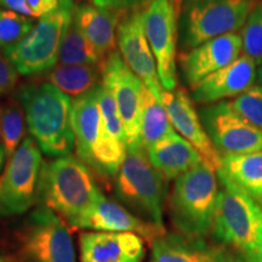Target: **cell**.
Returning a JSON list of instances; mask_svg holds the SVG:
<instances>
[{"label": "cell", "instance_id": "4316f807", "mask_svg": "<svg viewBox=\"0 0 262 262\" xmlns=\"http://www.w3.org/2000/svg\"><path fill=\"white\" fill-rule=\"evenodd\" d=\"M26 116L16 98L10 100L0 110V136L8 159L14 156L24 141Z\"/></svg>", "mask_w": 262, "mask_h": 262}, {"label": "cell", "instance_id": "52a82bcc", "mask_svg": "<svg viewBox=\"0 0 262 262\" xmlns=\"http://www.w3.org/2000/svg\"><path fill=\"white\" fill-rule=\"evenodd\" d=\"M256 0H191L179 25V40L186 51L205 41L242 31Z\"/></svg>", "mask_w": 262, "mask_h": 262}, {"label": "cell", "instance_id": "6da1fadb", "mask_svg": "<svg viewBox=\"0 0 262 262\" xmlns=\"http://www.w3.org/2000/svg\"><path fill=\"white\" fill-rule=\"evenodd\" d=\"M29 133L41 153L52 158L72 156L75 139L72 126V100L48 81L28 83L16 90Z\"/></svg>", "mask_w": 262, "mask_h": 262}, {"label": "cell", "instance_id": "836d02e7", "mask_svg": "<svg viewBox=\"0 0 262 262\" xmlns=\"http://www.w3.org/2000/svg\"><path fill=\"white\" fill-rule=\"evenodd\" d=\"M0 9L10 10L17 14L33 18V14L27 4V0H0Z\"/></svg>", "mask_w": 262, "mask_h": 262}, {"label": "cell", "instance_id": "cb8c5ba5", "mask_svg": "<svg viewBox=\"0 0 262 262\" xmlns=\"http://www.w3.org/2000/svg\"><path fill=\"white\" fill-rule=\"evenodd\" d=\"M47 81L68 96L78 97L102 84L103 70L100 64H56L48 71Z\"/></svg>", "mask_w": 262, "mask_h": 262}, {"label": "cell", "instance_id": "83f0119b", "mask_svg": "<svg viewBox=\"0 0 262 262\" xmlns=\"http://www.w3.org/2000/svg\"><path fill=\"white\" fill-rule=\"evenodd\" d=\"M243 52L253 58L257 66L262 64V0L257 2L241 32Z\"/></svg>", "mask_w": 262, "mask_h": 262}, {"label": "cell", "instance_id": "f35d334b", "mask_svg": "<svg viewBox=\"0 0 262 262\" xmlns=\"http://www.w3.org/2000/svg\"><path fill=\"white\" fill-rule=\"evenodd\" d=\"M178 2H180V3H181V0H178Z\"/></svg>", "mask_w": 262, "mask_h": 262}, {"label": "cell", "instance_id": "f546056e", "mask_svg": "<svg viewBox=\"0 0 262 262\" xmlns=\"http://www.w3.org/2000/svg\"><path fill=\"white\" fill-rule=\"evenodd\" d=\"M231 103V106L242 116L245 120H248L251 125L262 131V86L254 85L245 93L235 97Z\"/></svg>", "mask_w": 262, "mask_h": 262}, {"label": "cell", "instance_id": "e575fe53", "mask_svg": "<svg viewBox=\"0 0 262 262\" xmlns=\"http://www.w3.org/2000/svg\"><path fill=\"white\" fill-rule=\"evenodd\" d=\"M6 158H8V157H6V152H5L4 146H3L2 143H0V171H2L3 166H4Z\"/></svg>", "mask_w": 262, "mask_h": 262}, {"label": "cell", "instance_id": "484cf974", "mask_svg": "<svg viewBox=\"0 0 262 262\" xmlns=\"http://www.w3.org/2000/svg\"><path fill=\"white\" fill-rule=\"evenodd\" d=\"M58 62L61 64H100L103 58L80 31L74 18L68 26L62 40Z\"/></svg>", "mask_w": 262, "mask_h": 262}, {"label": "cell", "instance_id": "9a60e30c", "mask_svg": "<svg viewBox=\"0 0 262 262\" xmlns=\"http://www.w3.org/2000/svg\"><path fill=\"white\" fill-rule=\"evenodd\" d=\"M162 103L173 129L198 150L206 164L217 171L221 166L222 157L206 134L189 95L182 88H176L172 91L163 90Z\"/></svg>", "mask_w": 262, "mask_h": 262}, {"label": "cell", "instance_id": "5b68a950", "mask_svg": "<svg viewBox=\"0 0 262 262\" xmlns=\"http://www.w3.org/2000/svg\"><path fill=\"white\" fill-rule=\"evenodd\" d=\"M166 180L149 162L146 150L126 148L125 159L114 178V195L127 210L164 228Z\"/></svg>", "mask_w": 262, "mask_h": 262}, {"label": "cell", "instance_id": "ac0fdd59", "mask_svg": "<svg viewBox=\"0 0 262 262\" xmlns=\"http://www.w3.org/2000/svg\"><path fill=\"white\" fill-rule=\"evenodd\" d=\"M145 239L129 232H84L79 235L80 262H142Z\"/></svg>", "mask_w": 262, "mask_h": 262}, {"label": "cell", "instance_id": "8992f818", "mask_svg": "<svg viewBox=\"0 0 262 262\" xmlns=\"http://www.w3.org/2000/svg\"><path fill=\"white\" fill-rule=\"evenodd\" d=\"M77 6L74 0H60L50 14L42 16L21 40L2 50L19 74L47 73L58 62V54Z\"/></svg>", "mask_w": 262, "mask_h": 262}, {"label": "cell", "instance_id": "ab89813d", "mask_svg": "<svg viewBox=\"0 0 262 262\" xmlns=\"http://www.w3.org/2000/svg\"><path fill=\"white\" fill-rule=\"evenodd\" d=\"M188 2H191V0H188Z\"/></svg>", "mask_w": 262, "mask_h": 262}, {"label": "cell", "instance_id": "277c9868", "mask_svg": "<svg viewBox=\"0 0 262 262\" xmlns=\"http://www.w3.org/2000/svg\"><path fill=\"white\" fill-rule=\"evenodd\" d=\"M219 191L216 170L205 162L175 180L169 214L176 232L188 238H208L212 232Z\"/></svg>", "mask_w": 262, "mask_h": 262}, {"label": "cell", "instance_id": "74e56055", "mask_svg": "<svg viewBox=\"0 0 262 262\" xmlns=\"http://www.w3.org/2000/svg\"><path fill=\"white\" fill-rule=\"evenodd\" d=\"M257 262H262V258H260V260H258Z\"/></svg>", "mask_w": 262, "mask_h": 262}, {"label": "cell", "instance_id": "5bb4252c", "mask_svg": "<svg viewBox=\"0 0 262 262\" xmlns=\"http://www.w3.org/2000/svg\"><path fill=\"white\" fill-rule=\"evenodd\" d=\"M150 262H247L231 248L206 238H188L170 232L150 244Z\"/></svg>", "mask_w": 262, "mask_h": 262}, {"label": "cell", "instance_id": "d6a6232c", "mask_svg": "<svg viewBox=\"0 0 262 262\" xmlns=\"http://www.w3.org/2000/svg\"><path fill=\"white\" fill-rule=\"evenodd\" d=\"M27 4L33 14V18H40L54 11L60 4V0H27Z\"/></svg>", "mask_w": 262, "mask_h": 262}, {"label": "cell", "instance_id": "4dcf8cb0", "mask_svg": "<svg viewBox=\"0 0 262 262\" xmlns=\"http://www.w3.org/2000/svg\"><path fill=\"white\" fill-rule=\"evenodd\" d=\"M153 2L155 0H91L93 5L97 8L112 10V11L120 12V14L143 10Z\"/></svg>", "mask_w": 262, "mask_h": 262}, {"label": "cell", "instance_id": "d4e9b609", "mask_svg": "<svg viewBox=\"0 0 262 262\" xmlns=\"http://www.w3.org/2000/svg\"><path fill=\"white\" fill-rule=\"evenodd\" d=\"M173 131L175 129L171 125L165 107L157 100L148 88L143 85L140 116V141L142 148L147 150Z\"/></svg>", "mask_w": 262, "mask_h": 262}, {"label": "cell", "instance_id": "d6986e66", "mask_svg": "<svg viewBox=\"0 0 262 262\" xmlns=\"http://www.w3.org/2000/svg\"><path fill=\"white\" fill-rule=\"evenodd\" d=\"M73 228L96 232H129L140 235L150 244L156 238L165 233V229L142 220L125 206L104 195L77 221Z\"/></svg>", "mask_w": 262, "mask_h": 262}, {"label": "cell", "instance_id": "ffe728a7", "mask_svg": "<svg viewBox=\"0 0 262 262\" xmlns=\"http://www.w3.org/2000/svg\"><path fill=\"white\" fill-rule=\"evenodd\" d=\"M149 162L166 181L180 176L204 162L199 152L175 131L146 150Z\"/></svg>", "mask_w": 262, "mask_h": 262}, {"label": "cell", "instance_id": "7a4b0ae2", "mask_svg": "<svg viewBox=\"0 0 262 262\" xmlns=\"http://www.w3.org/2000/svg\"><path fill=\"white\" fill-rule=\"evenodd\" d=\"M103 195L91 169L77 157H61L42 163L38 203L56 212L71 227Z\"/></svg>", "mask_w": 262, "mask_h": 262}, {"label": "cell", "instance_id": "d590c367", "mask_svg": "<svg viewBox=\"0 0 262 262\" xmlns=\"http://www.w3.org/2000/svg\"><path fill=\"white\" fill-rule=\"evenodd\" d=\"M256 83L257 85H261L262 86V64L258 66L256 71Z\"/></svg>", "mask_w": 262, "mask_h": 262}, {"label": "cell", "instance_id": "9c48e42d", "mask_svg": "<svg viewBox=\"0 0 262 262\" xmlns=\"http://www.w3.org/2000/svg\"><path fill=\"white\" fill-rule=\"evenodd\" d=\"M42 163L37 142L26 137L0 176V217L25 214L38 202Z\"/></svg>", "mask_w": 262, "mask_h": 262}, {"label": "cell", "instance_id": "8d00e7d4", "mask_svg": "<svg viewBox=\"0 0 262 262\" xmlns=\"http://www.w3.org/2000/svg\"><path fill=\"white\" fill-rule=\"evenodd\" d=\"M0 262H8L5 260V258H3V257H0Z\"/></svg>", "mask_w": 262, "mask_h": 262}, {"label": "cell", "instance_id": "ba28073f", "mask_svg": "<svg viewBox=\"0 0 262 262\" xmlns=\"http://www.w3.org/2000/svg\"><path fill=\"white\" fill-rule=\"evenodd\" d=\"M21 262H77L70 229L56 212L39 205L18 235Z\"/></svg>", "mask_w": 262, "mask_h": 262}, {"label": "cell", "instance_id": "603a6c76", "mask_svg": "<svg viewBox=\"0 0 262 262\" xmlns=\"http://www.w3.org/2000/svg\"><path fill=\"white\" fill-rule=\"evenodd\" d=\"M216 172L253 196L255 201H262V150L224 156L220 169Z\"/></svg>", "mask_w": 262, "mask_h": 262}, {"label": "cell", "instance_id": "4fadbf2b", "mask_svg": "<svg viewBox=\"0 0 262 262\" xmlns=\"http://www.w3.org/2000/svg\"><path fill=\"white\" fill-rule=\"evenodd\" d=\"M143 10L123 15L117 29V45L127 67L162 102L163 86L160 84L157 62L147 40Z\"/></svg>", "mask_w": 262, "mask_h": 262}, {"label": "cell", "instance_id": "e0dca14e", "mask_svg": "<svg viewBox=\"0 0 262 262\" xmlns=\"http://www.w3.org/2000/svg\"><path fill=\"white\" fill-rule=\"evenodd\" d=\"M256 71L257 64L253 58L242 55L192 88V100L199 104H212L238 97L256 83Z\"/></svg>", "mask_w": 262, "mask_h": 262}, {"label": "cell", "instance_id": "8fae6325", "mask_svg": "<svg viewBox=\"0 0 262 262\" xmlns=\"http://www.w3.org/2000/svg\"><path fill=\"white\" fill-rule=\"evenodd\" d=\"M204 129L221 157L262 150V131L239 116L227 101L201 111Z\"/></svg>", "mask_w": 262, "mask_h": 262}, {"label": "cell", "instance_id": "3957f363", "mask_svg": "<svg viewBox=\"0 0 262 262\" xmlns=\"http://www.w3.org/2000/svg\"><path fill=\"white\" fill-rule=\"evenodd\" d=\"M217 173V172H216ZM221 183L211 234L247 262L262 258V208L257 201L217 173Z\"/></svg>", "mask_w": 262, "mask_h": 262}, {"label": "cell", "instance_id": "30bf717a", "mask_svg": "<svg viewBox=\"0 0 262 262\" xmlns=\"http://www.w3.org/2000/svg\"><path fill=\"white\" fill-rule=\"evenodd\" d=\"M181 3L178 0H155L143 11L147 40L155 55L163 89L178 88L176 48L179 40V17Z\"/></svg>", "mask_w": 262, "mask_h": 262}, {"label": "cell", "instance_id": "f1b7e54d", "mask_svg": "<svg viewBox=\"0 0 262 262\" xmlns=\"http://www.w3.org/2000/svg\"><path fill=\"white\" fill-rule=\"evenodd\" d=\"M34 26V18L10 10L0 9V50H4L21 40Z\"/></svg>", "mask_w": 262, "mask_h": 262}, {"label": "cell", "instance_id": "44dd1931", "mask_svg": "<svg viewBox=\"0 0 262 262\" xmlns=\"http://www.w3.org/2000/svg\"><path fill=\"white\" fill-rule=\"evenodd\" d=\"M101 125L98 86L72 100V126L77 158L89 168Z\"/></svg>", "mask_w": 262, "mask_h": 262}, {"label": "cell", "instance_id": "1f68e13d", "mask_svg": "<svg viewBox=\"0 0 262 262\" xmlns=\"http://www.w3.org/2000/svg\"><path fill=\"white\" fill-rule=\"evenodd\" d=\"M18 72L3 52H0V96L11 93L18 81Z\"/></svg>", "mask_w": 262, "mask_h": 262}, {"label": "cell", "instance_id": "2e32d148", "mask_svg": "<svg viewBox=\"0 0 262 262\" xmlns=\"http://www.w3.org/2000/svg\"><path fill=\"white\" fill-rule=\"evenodd\" d=\"M243 51L239 33H229L205 41L180 56L182 79L189 89L206 77L232 63Z\"/></svg>", "mask_w": 262, "mask_h": 262}, {"label": "cell", "instance_id": "7402d4cb", "mask_svg": "<svg viewBox=\"0 0 262 262\" xmlns=\"http://www.w3.org/2000/svg\"><path fill=\"white\" fill-rule=\"evenodd\" d=\"M123 15L95 5L81 4L75 8L73 18L88 40L104 60L116 48L117 29Z\"/></svg>", "mask_w": 262, "mask_h": 262}, {"label": "cell", "instance_id": "7c38bea8", "mask_svg": "<svg viewBox=\"0 0 262 262\" xmlns=\"http://www.w3.org/2000/svg\"><path fill=\"white\" fill-rule=\"evenodd\" d=\"M102 70V84L112 93L122 118L126 148H142L140 141V116L145 84L127 67L122 55L116 50L104 58Z\"/></svg>", "mask_w": 262, "mask_h": 262}]
</instances>
